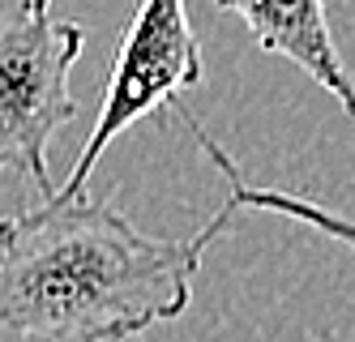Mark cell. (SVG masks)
I'll return each mask as SVG.
<instances>
[{"label": "cell", "instance_id": "obj_1", "mask_svg": "<svg viewBox=\"0 0 355 342\" xmlns=\"http://www.w3.org/2000/svg\"><path fill=\"white\" fill-rule=\"evenodd\" d=\"M227 223L223 205L193 240H163L98 197L47 193L0 219V338L120 342L175 321Z\"/></svg>", "mask_w": 355, "mask_h": 342}, {"label": "cell", "instance_id": "obj_2", "mask_svg": "<svg viewBox=\"0 0 355 342\" xmlns=\"http://www.w3.org/2000/svg\"><path fill=\"white\" fill-rule=\"evenodd\" d=\"M86 51V26L60 22L52 0L0 9V171H17L52 193L47 146L78 116L69 69Z\"/></svg>", "mask_w": 355, "mask_h": 342}, {"label": "cell", "instance_id": "obj_3", "mask_svg": "<svg viewBox=\"0 0 355 342\" xmlns=\"http://www.w3.org/2000/svg\"><path fill=\"white\" fill-rule=\"evenodd\" d=\"M201 43L189 26L184 0H137V9L124 26L116 60L107 73V90L98 103V120L86 137L82 159L73 163L60 193H86V180L103 150L141 116L175 103L184 90L201 82Z\"/></svg>", "mask_w": 355, "mask_h": 342}, {"label": "cell", "instance_id": "obj_4", "mask_svg": "<svg viewBox=\"0 0 355 342\" xmlns=\"http://www.w3.org/2000/svg\"><path fill=\"white\" fill-rule=\"evenodd\" d=\"M214 5L240 17L266 56L291 60L321 90L334 94L347 116H355V82L329 31L325 0H214Z\"/></svg>", "mask_w": 355, "mask_h": 342}, {"label": "cell", "instance_id": "obj_5", "mask_svg": "<svg viewBox=\"0 0 355 342\" xmlns=\"http://www.w3.org/2000/svg\"><path fill=\"white\" fill-rule=\"evenodd\" d=\"M180 116H184V124L193 128V137H197V150L206 154V159L223 171V180L232 184V193H227V210L232 214H244V210H261V214H283V219H295V223H309V227H317V231H325V235H334L338 244H347L351 253H355V219H343V214H334V210H325L321 201H309V197H295V193H283V189H257V184H244L240 180V167L232 163V154H227L206 128H201V120L180 103Z\"/></svg>", "mask_w": 355, "mask_h": 342}]
</instances>
